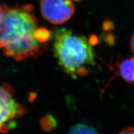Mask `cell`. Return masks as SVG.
Here are the masks:
<instances>
[{
    "mask_svg": "<svg viewBox=\"0 0 134 134\" xmlns=\"http://www.w3.org/2000/svg\"><path fill=\"white\" fill-rule=\"evenodd\" d=\"M0 21V48L5 55L18 61L36 57L46 50V43L36 37L38 20L31 4L4 6Z\"/></svg>",
    "mask_w": 134,
    "mask_h": 134,
    "instance_id": "1",
    "label": "cell"
},
{
    "mask_svg": "<svg viewBox=\"0 0 134 134\" xmlns=\"http://www.w3.org/2000/svg\"><path fill=\"white\" fill-rule=\"evenodd\" d=\"M53 47L59 66L73 79L88 75L95 65L94 53L86 38L70 29L61 28L55 32Z\"/></svg>",
    "mask_w": 134,
    "mask_h": 134,
    "instance_id": "2",
    "label": "cell"
},
{
    "mask_svg": "<svg viewBox=\"0 0 134 134\" xmlns=\"http://www.w3.org/2000/svg\"><path fill=\"white\" fill-rule=\"evenodd\" d=\"M14 91L9 85H0V133H6L16 125V120L26 109L14 98Z\"/></svg>",
    "mask_w": 134,
    "mask_h": 134,
    "instance_id": "3",
    "label": "cell"
},
{
    "mask_svg": "<svg viewBox=\"0 0 134 134\" xmlns=\"http://www.w3.org/2000/svg\"><path fill=\"white\" fill-rule=\"evenodd\" d=\"M40 8L42 16L53 24H62L68 21L75 11L70 0H41Z\"/></svg>",
    "mask_w": 134,
    "mask_h": 134,
    "instance_id": "4",
    "label": "cell"
},
{
    "mask_svg": "<svg viewBox=\"0 0 134 134\" xmlns=\"http://www.w3.org/2000/svg\"><path fill=\"white\" fill-rule=\"evenodd\" d=\"M119 75L130 84H134V57L120 60L117 63Z\"/></svg>",
    "mask_w": 134,
    "mask_h": 134,
    "instance_id": "5",
    "label": "cell"
},
{
    "mask_svg": "<svg viewBox=\"0 0 134 134\" xmlns=\"http://www.w3.org/2000/svg\"><path fill=\"white\" fill-rule=\"evenodd\" d=\"M68 134H98L93 127L83 124H78L71 127Z\"/></svg>",
    "mask_w": 134,
    "mask_h": 134,
    "instance_id": "6",
    "label": "cell"
},
{
    "mask_svg": "<svg viewBox=\"0 0 134 134\" xmlns=\"http://www.w3.org/2000/svg\"><path fill=\"white\" fill-rule=\"evenodd\" d=\"M46 119L47 120V123H46V122H44V123L42 124V125H43V128L45 129H51L52 127H53L55 126V122L54 121V119H53V118H52L51 117H46Z\"/></svg>",
    "mask_w": 134,
    "mask_h": 134,
    "instance_id": "7",
    "label": "cell"
},
{
    "mask_svg": "<svg viewBox=\"0 0 134 134\" xmlns=\"http://www.w3.org/2000/svg\"><path fill=\"white\" fill-rule=\"evenodd\" d=\"M103 27L105 31H110L114 28V24L113 22L110 21H107L104 22L103 24Z\"/></svg>",
    "mask_w": 134,
    "mask_h": 134,
    "instance_id": "8",
    "label": "cell"
},
{
    "mask_svg": "<svg viewBox=\"0 0 134 134\" xmlns=\"http://www.w3.org/2000/svg\"><path fill=\"white\" fill-rule=\"evenodd\" d=\"M114 37L111 34L107 35V36L105 38V42L108 45H110V46H112V45H113L114 43Z\"/></svg>",
    "mask_w": 134,
    "mask_h": 134,
    "instance_id": "9",
    "label": "cell"
},
{
    "mask_svg": "<svg viewBox=\"0 0 134 134\" xmlns=\"http://www.w3.org/2000/svg\"><path fill=\"white\" fill-rule=\"evenodd\" d=\"M89 43L91 46H95V45H97L98 43V38L97 37L96 35H91L90 36V38H89Z\"/></svg>",
    "mask_w": 134,
    "mask_h": 134,
    "instance_id": "10",
    "label": "cell"
},
{
    "mask_svg": "<svg viewBox=\"0 0 134 134\" xmlns=\"http://www.w3.org/2000/svg\"><path fill=\"white\" fill-rule=\"evenodd\" d=\"M118 134H134V127H129L124 129Z\"/></svg>",
    "mask_w": 134,
    "mask_h": 134,
    "instance_id": "11",
    "label": "cell"
},
{
    "mask_svg": "<svg viewBox=\"0 0 134 134\" xmlns=\"http://www.w3.org/2000/svg\"><path fill=\"white\" fill-rule=\"evenodd\" d=\"M130 48H131L132 52L134 53V34L132 37L131 41H130Z\"/></svg>",
    "mask_w": 134,
    "mask_h": 134,
    "instance_id": "12",
    "label": "cell"
},
{
    "mask_svg": "<svg viewBox=\"0 0 134 134\" xmlns=\"http://www.w3.org/2000/svg\"><path fill=\"white\" fill-rule=\"evenodd\" d=\"M3 13H4V8L0 5V21H1V20L3 18Z\"/></svg>",
    "mask_w": 134,
    "mask_h": 134,
    "instance_id": "13",
    "label": "cell"
},
{
    "mask_svg": "<svg viewBox=\"0 0 134 134\" xmlns=\"http://www.w3.org/2000/svg\"><path fill=\"white\" fill-rule=\"evenodd\" d=\"M74 1H81V0H74Z\"/></svg>",
    "mask_w": 134,
    "mask_h": 134,
    "instance_id": "14",
    "label": "cell"
}]
</instances>
